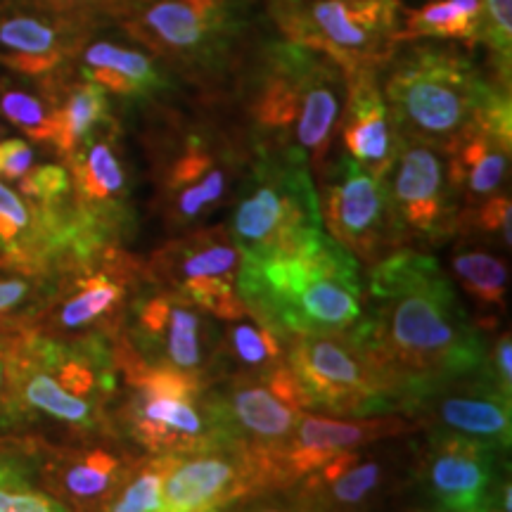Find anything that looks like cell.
Wrapping results in <instances>:
<instances>
[{"mask_svg": "<svg viewBox=\"0 0 512 512\" xmlns=\"http://www.w3.org/2000/svg\"><path fill=\"white\" fill-rule=\"evenodd\" d=\"M351 337L408 411L486 366L484 337L453 280L432 254L411 249L375 261L363 323Z\"/></svg>", "mask_w": 512, "mask_h": 512, "instance_id": "cell-1", "label": "cell"}, {"mask_svg": "<svg viewBox=\"0 0 512 512\" xmlns=\"http://www.w3.org/2000/svg\"><path fill=\"white\" fill-rule=\"evenodd\" d=\"M238 294L280 335H354L366 313L358 259L328 233L271 254L242 256Z\"/></svg>", "mask_w": 512, "mask_h": 512, "instance_id": "cell-2", "label": "cell"}, {"mask_svg": "<svg viewBox=\"0 0 512 512\" xmlns=\"http://www.w3.org/2000/svg\"><path fill=\"white\" fill-rule=\"evenodd\" d=\"M380 83L396 136L451 152L482 126H510V98L451 46L396 48Z\"/></svg>", "mask_w": 512, "mask_h": 512, "instance_id": "cell-3", "label": "cell"}, {"mask_svg": "<svg viewBox=\"0 0 512 512\" xmlns=\"http://www.w3.org/2000/svg\"><path fill=\"white\" fill-rule=\"evenodd\" d=\"M15 427L48 422L86 439L110 425L119 363L110 337L53 339L29 330L8 354Z\"/></svg>", "mask_w": 512, "mask_h": 512, "instance_id": "cell-4", "label": "cell"}, {"mask_svg": "<svg viewBox=\"0 0 512 512\" xmlns=\"http://www.w3.org/2000/svg\"><path fill=\"white\" fill-rule=\"evenodd\" d=\"M344 98L347 72L335 60L285 38L268 43L249 88L259 145L294 152L320 171L328 162Z\"/></svg>", "mask_w": 512, "mask_h": 512, "instance_id": "cell-5", "label": "cell"}, {"mask_svg": "<svg viewBox=\"0 0 512 512\" xmlns=\"http://www.w3.org/2000/svg\"><path fill=\"white\" fill-rule=\"evenodd\" d=\"M155 60L216 72L245 36V0H117L107 15Z\"/></svg>", "mask_w": 512, "mask_h": 512, "instance_id": "cell-6", "label": "cell"}, {"mask_svg": "<svg viewBox=\"0 0 512 512\" xmlns=\"http://www.w3.org/2000/svg\"><path fill=\"white\" fill-rule=\"evenodd\" d=\"M323 233L309 162L294 152L256 147V162L240 188L228 233L242 256L297 247Z\"/></svg>", "mask_w": 512, "mask_h": 512, "instance_id": "cell-7", "label": "cell"}, {"mask_svg": "<svg viewBox=\"0 0 512 512\" xmlns=\"http://www.w3.org/2000/svg\"><path fill=\"white\" fill-rule=\"evenodd\" d=\"M285 41L318 50L347 74L375 69L401 46L399 0H268Z\"/></svg>", "mask_w": 512, "mask_h": 512, "instance_id": "cell-8", "label": "cell"}, {"mask_svg": "<svg viewBox=\"0 0 512 512\" xmlns=\"http://www.w3.org/2000/svg\"><path fill=\"white\" fill-rule=\"evenodd\" d=\"M114 354L128 387L126 430L140 446L155 456H178L214 444L207 411L200 408V375L147 366L121 344H114Z\"/></svg>", "mask_w": 512, "mask_h": 512, "instance_id": "cell-9", "label": "cell"}, {"mask_svg": "<svg viewBox=\"0 0 512 512\" xmlns=\"http://www.w3.org/2000/svg\"><path fill=\"white\" fill-rule=\"evenodd\" d=\"M136 275L133 261L114 245L64 261L55 268L53 290L31 330L53 339H112L124 323Z\"/></svg>", "mask_w": 512, "mask_h": 512, "instance_id": "cell-10", "label": "cell"}, {"mask_svg": "<svg viewBox=\"0 0 512 512\" xmlns=\"http://www.w3.org/2000/svg\"><path fill=\"white\" fill-rule=\"evenodd\" d=\"M306 408L337 418H375L401 411L380 370L351 335L297 337L287 354Z\"/></svg>", "mask_w": 512, "mask_h": 512, "instance_id": "cell-11", "label": "cell"}, {"mask_svg": "<svg viewBox=\"0 0 512 512\" xmlns=\"http://www.w3.org/2000/svg\"><path fill=\"white\" fill-rule=\"evenodd\" d=\"M204 411L214 444L242 446L264 460L271 472L273 458L283 451L306 413V401L283 363L264 373H240L219 399L204 403Z\"/></svg>", "mask_w": 512, "mask_h": 512, "instance_id": "cell-12", "label": "cell"}, {"mask_svg": "<svg viewBox=\"0 0 512 512\" xmlns=\"http://www.w3.org/2000/svg\"><path fill=\"white\" fill-rule=\"evenodd\" d=\"M320 219L325 233L356 259L380 261L401 242L387 183L344 152L320 166Z\"/></svg>", "mask_w": 512, "mask_h": 512, "instance_id": "cell-13", "label": "cell"}, {"mask_svg": "<svg viewBox=\"0 0 512 512\" xmlns=\"http://www.w3.org/2000/svg\"><path fill=\"white\" fill-rule=\"evenodd\" d=\"M242 252L226 230L192 233L159 249L150 273L200 311L230 320L247 309L238 294Z\"/></svg>", "mask_w": 512, "mask_h": 512, "instance_id": "cell-14", "label": "cell"}, {"mask_svg": "<svg viewBox=\"0 0 512 512\" xmlns=\"http://www.w3.org/2000/svg\"><path fill=\"white\" fill-rule=\"evenodd\" d=\"M273 486L271 472L242 446L209 444L171 456L157 512H221Z\"/></svg>", "mask_w": 512, "mask_h": 512, "instance_id": "cell-15", "label": "cell"}, {"mask_svg": "<svg viewBox=\"0 0 512 512\" xmlns=\"http://www.w3.org/2000/svg\"><path fill=\"white\" fill-rule=\"evenodd\" d=\"M498 448L434 432L422 458V486L434 512H510L512 486H496Z\"/></svg>", "mask_w": 512, "mask_h": 512, "instance_id": "cell-16", "label": "cell"}, {"mask_svg": "<svg viewBox=\"0 0 512 512\" xmlns=\"http://www.w3.org/2000/svg\"><path fill=\"white\" fill-rule=\"evenodd\" d=\"M384 183L401 238L413 233L437 240L451 233L458 214V190L448 176L446 152L399 138Z\"/></svg>", "mask_w": 512, "mask_h": 512, "instance_id": "cell-17", "label": "cell"}, {"mask_svg": "<svg viewBox=\"0 0 512 512\" xmlns=\"http://www.w3.org/2000/svg\"><path fill=\"white\" fill-rule=\"evenodd\" d=\"M98 19L50 10L31 0H0V64L27 79L72 67Z\"/></svg>", "mask_w": 512, "mask_h": 512, "instance_id": "cell-18", "label": "cell"}, {"mask_svg": "<svg viewBox=\"0 0 512 512\" xmlns=\"http://www.w3.org/2000/svg\"><path fill=\"white\" fill-rule=\"evenodd\" d=\"M19 441L36 482L72 512H102L128 470L117 453L88 441L67 446H50L41 439Z\"/></svg>", "mask_w": 512, "mask_h": 512, "instance_id": "cell-19", "label": "cell"}, {"mask_svg": "<svg viewBox=\"0 0 512 512\" xmlns=\"http://www.w3.org/2000/svg\"><path fill=\"white\" fill-rule=\"evenodd\" d=\"M131 330L121 347L147 366H164L200 375L204 368L202 313L178 294L159 290L136 299Z\"/></svg>", "mask_w": 512, "mask_h": 512, "instance_id": "cell-20", "label": "cell"}, {"mask_svg": "<svg viewBox=\"0 0 512 512\" xmlns=\"http://www.w3.org/2000/svg\"><path fill=\"white\" fill-rule=\"evenodd\" d=\"M411 432L408 420L396 415H375V418H318L304 413L294 427L290 441L273 458L271 472L275 486L304 479L339 453L358 451L377 439L396 437Z\"/></svg>", "mask_w": 512, "mask_h": 512, "instance_id": "cell-21", "label": "cell"}, {"mask_svg": "<svg viewBox=\"0 0 512 512\" xmlns=\"http://www.w3.org/2000/svg\"><path fill=\"white\" fill-rule=\"evenodd\" d=\"M76 214L102 238L124 228L128 183L117 152V128L102 126L67 159Z\"/></svg>", "mask_w": 512, "mask_h": 512, "instance_id": "cell-22", "label": "cell"}, {"mask_svg": "<svg viewBox=\"0 0 512 512\" xmlns=\"http://www.w3.org/2000/svg\"><path fill=\"white\" fill-rule=\"evenodd\" d=\"M377 74L380 72L375 69L347 74V98L342 105L339 133L347 155L384 178L394 162L399 136Z\"/></svg>", "mask_w": 512, "mask_h": 512, "instance_id": "cell-23", "label": "cell"}, {"mask_svg": "<svg viewBox=\"0 0 512 512\" xmlns=\"http://www.w3.org/2000/svg\"><path fill=\"white\" fill-rule=\"evenodd\" d=\"M72 69L119 98H145L166 86L164 72L145 48L126 46L110 38H93V34L83 41Z\"/></svg>", "mask_w": 512, "mask_h": 512, "instance_id": "cell-24", "label": "cell"}, {"mask_svg": "<svg viewBox=\"0 0 512 512\" xmlns=\"http://www.w3.org/2000/svg\"><path fill=\"white\" fill-rule=\"evenodd\" d=\"M72 67L55 76H46L41 81L50 105H53L55 136L50 147L57 157L67 162L79 147L100 131L102 126L112 124L110 121V100L98 83L72 76Z\"/></svg>", "mask_w": 512, "mask_h": 512, "instance_id": "cell-25", "label": "cell"}, {"mask_svg": "<svg viewBox=\"0 0 512 512\" xmlns=\"http://www.w3.org/2000/svg\"><path fill=\"white\" fill-rule=\"evenodd\" d=\"M166 195L181 223L195 221L204 209L221 202L228 190V169L200 138H190L164 178Z\"/></svg>", "mask_w": 512, "mask_h": 512, "instance_id": "cell-26", "label": "cell"}, {"mask_svg": "<svg viewBox=\"0 0 512 512\" xmlns=\"http://www.w3.org/2000/svg\"><path fill=\"white\" fill-rule=\"evenodd\" d=\"M427 399L434 401V420L441 430L460 434L472 441H482L486 446L510 448L512 415L510 399L496 387H486L482 392L470 389L463 394L434 392Z\"/></svg>", "mask_w": 512, "mask_h": 512, "instance_id": "cell-27", "label": "cell"}, {"mask_svg": "<svg viewBox=\"0 0 512 512\" xmlns=\"http://www.w3.org/2000/svg\"><path fill=\"white\" fill-rule=\"evenodd\" d=\"M510 133L477 128L448 152V176L458 195L486 202L501 192L510 164Z\"/></svg>", "mask_w": 512, "mask_h": 512, "instance_id": "cell-28", "label": "cell"}, {"mask_svg": "<svg viewBox=\"0 0 512 512\" xmlns=\"http://www.w3.org/2000/svg\"><path fill=\"white\" fill-rule=\"evenodd\" d=\"M306 491L313 503L332 512H354L368 503L382 484V465L363 458L358 451L339 453L311 475H306Z\"/></svg>", "mask_w": 512, "mask_h": 512, "instance_id": "cell-29", "label": "cell"}, {"mask_svg": "<svg viewBox=\"0 0 512 512\" xmlns=\"http://www.w3.org/2000/svg\"><path fill=\"white\" fill-rule=\"evenodd\" d=\"M55 273H0V356L8 358L17 339L34 328L38 311L53 290Z\"/></svg>", "mask_w": 512, "mask_h": 512, "instance_id": "cell-30", "label": "cell"}, {"mask_svg": "<svg viewBox=\"0 0 512 512\" xmlns=\"http://www.w3.org/2000/svg\"><path fill=\"white\" fill-rule=\"evenodd\" d=\"M482 0H434L418 10H408L399 41H479Z\"/></svg>", "mask_w": 512, "mask_h": 512, "instance_id": "cell-31", "label": "cell"}, {"mask_svg": "<svg viewBox=\"0 0 512 512\" xmlns=\"http://www.w3.org/2000/svg\"><path fill=\"white\" fill-rule=\"evenodd\" d=\"M17 451H3L0 444V512H72L34 479L22 441Z\"/></svg>", "mask_w": 512, "mask_h": 512, "instance_id": "cell-32", "label": "cell"}, {"mask_svg": "<svg viewBox=\"0 0 512 512\" xmlns=\"http://www.w3.org/2000/svg\"><path fill=\"white\" fill-rule=\"evenodd\" d=\"M226 323V347L242 373H264V370L283 366V344L271 325H266L249 309Z\"/></svg>", "mask_w": 512, "mask_h": 512, "instance_id": "cell-33", "label": "cell"}, {"mask_svg": "<svg viewBox=\"0 0 512 512\" xmlns=\"http://www.w3.org/2000/svg\"><path fill=\"white\" fill-rule=\"evenodd\" d=\"M0 114L34 143H53V105H50L43 86L38 91H29V88L3 79L0 81Z\"/></svg>", "mask_w": 512, "mask_h": 512, "instance_id": "cell-34", "label": "cell"}, {"mask_svg": "<svg viewBox=\"0 0 512 512\" xmlns=\"http://www.w3.org/2000/svg\"><path fill=\"white\" fill-rule=\"evenodd\" d=\"M453 273L463 283L465 292L482 306H505L508 294V266L484 249H458L453 256Z\"/></svg>", "mask_w": 512, "mask_h": 512, "instance_id": "cell-35", "label": "cell"}, {"mask_svg": "<svg viewBox=\"0 0 512 512\" xmlns=\"http://www.w3.org/2000/svg\"><path fill=\"white\" fill-rule=\"evenodd\" d=\"M171 456H155L143 465L128 467L102 512H157Z\"/></svg>", "mask_w": 512, "mask_h": 512, "instance_id": "cell-36", "label": "cell"}, {"mask_svg": "<svg viewBox=\"0 0 512 512\" xmlns=\"http://www.w3.org/2000/svg\"><path fill=\"white\" fill-rule=\"evenodd\" d=\"M15 185L19 195L27 197L36 207L60 209L72 204V178L67 166L62 164H34V169Z\"/></svg>", "mask_w": 512, "mask_h": 512, "instance_id": "cell-37", "label": "cell"}, {"mask_svg": "<svg viewBox=\"0 0 512 512\" xmlns=\"http://www.w3.org/2000/svg\"><path fill=\"white\" fill-rule=\"evenodd\" d=\"M479 41L496 55L498 62H505V67H510L512 0H482Z\"/></svg>", "mask_w": 512, "mask_h": 512, "instance_id": "cell-38", "label": "cell"}, {"mask_svg": "<svg viewBox=\"0 0 512 512\" xmlns=\"http://www.w3.org/2000/svg\"><path fill=\"white\" fill-rule=\"evenodd\" d=\"M36 152L27 140L3 138L0 140V181L19 183L34 169Z\"/></svg>", "mask_w": 512, "mask_h": 512, "instance_id": "cell-39", "label": "cell"}, {"mask_svg": "<svg viewBox=\"0 0 512 512\" xmlns=\"http://www.w3.org/2000/svg\"><path fill=\"white\" fill-rule=\"evenodd\" d=\"M512 207H510V197L498 192V195L489 197V200L482 202V211H479V223L486 233H501V238L505 242V249H510L512 245Z\"/></svg>", "mask_w": 512, "mask_h": 512, "instance_id": "cell-40", "label": "cell"}, {"mask_svg": "<svg viewBox=\"0 0 512 512\" xmlns=\"http://www.w3.org/2000/svg\"><path fill=\"white\" fill-rule=\"evenodd\" d=\"M31 3L46 5V8L57 12H69V15L102 19L110 15L117 0H31Z\"/></svg>", "mask_w": 512, "mask_h": 512, "instance_id": "cell-41", "label": "cell"}, {"mask_svg": "<svg viewBox=\"0 0 512 512\" xmlns=\"http://www.w3.org/2000/svg\"><path fill=\"white\" fill-rule=\"evenodd\" d=\"M510 356H512V339H510V332H505V335L496 342L494 368H496V389L503 396H508V399H510V392H512V361H510Z\"/></svg>", "mask_w": 512, "mask_h": 512, "instance_id": "cell-42", "label": "cell"}, {"mask_svg": "<svg viewBox=\"0 0 512 512\" xmlns=\"http://www.w3.org/2000/svg\"><path fill=\"white\" fill-rule=\"evenodd\" d=\"M0 430H15L10 363H8V358H5V356H0Z\"/></svg>", "mask_w": 512, "mask_h": 512, "instance_id": "cell-43", "label": "cell"}, {"mask_svg": "<svg viewBox=\"0 0 512 512\" xmlns=\"http://www.w3.org/2000/svg\"><path fill=\"white\" fill-rule=\"evenodd\" d=\"M247 512H309L306 508H290V505H264V508H254Z\"/></svg>", "mask_w": 512, "mask_h": 512, "instance_id": "cell-44", "label": "cell"}, {"mask_svg": "<svg viewBox=\"0 0 512 512\" xmlns=\"http://www.w3.org/2000/svg\"><path fill=\"white\" fill-rule=\"evenodd\" d=\"M0 444H3V439H0Z\"/></svg>", "mask_w": 512, "mask_h": 512, "instance_id": "cell-45", "label": "cell"}, {"mask_svg": "<svg viewBox=\"0 0 512 512\" xmlns=\"http://www.w3.org/2000/svg\"><path fill=\"white\" fill-rule=\"evenodd\" d=\"M0 133H3V131H0Z\"/></svg>", "mask_w": 512, "mask_h": 512, "instance_id": "cell-46", "label": "cell"}]
</instances>
